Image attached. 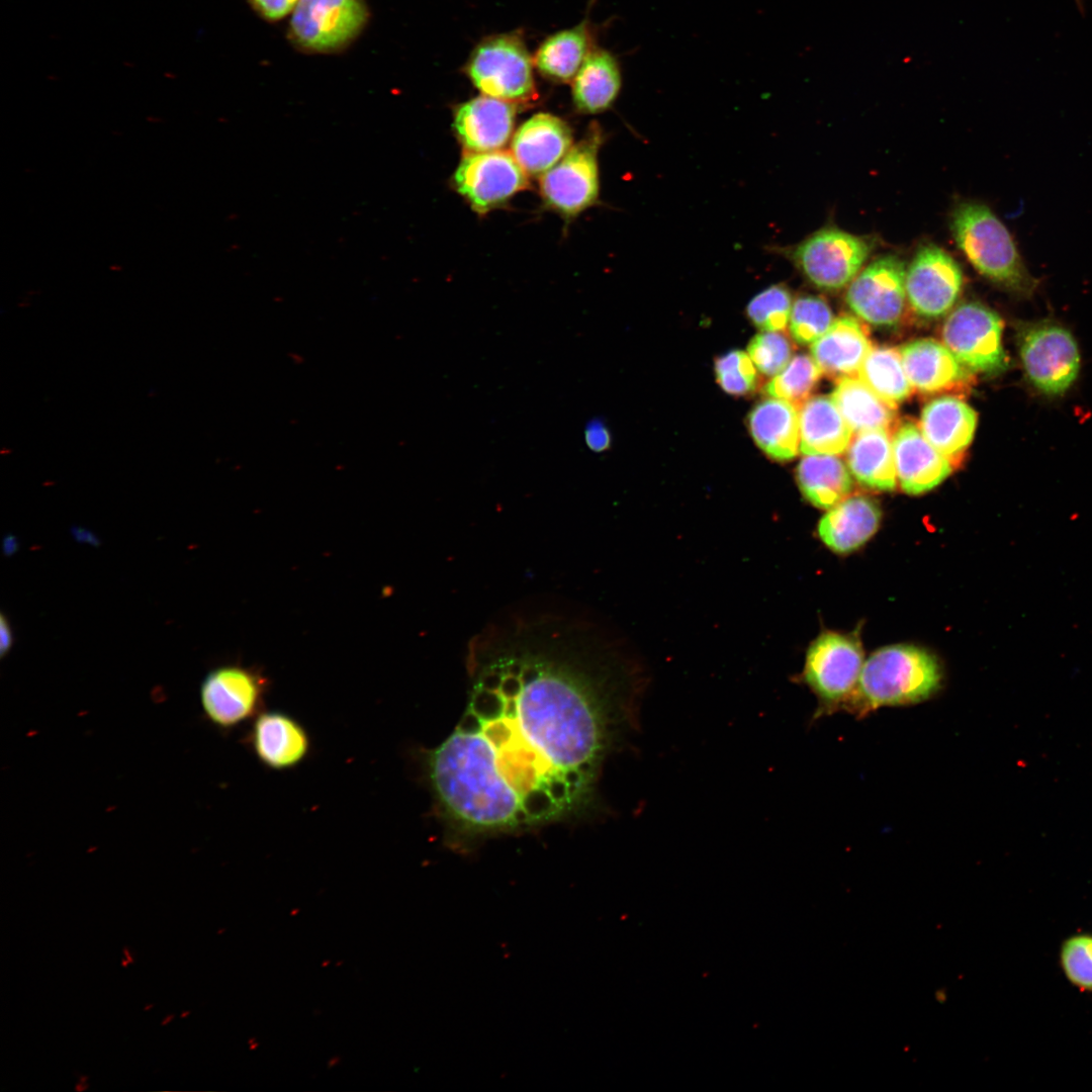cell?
<instances>
[{
	"label": "cell",
	"mask_w": 1092,
	"mask_h": 1092,
	"mask_svg": "<svg viewBox=\"0 0 1092 1092\" xmlns=\"http://www.w3.org/2000/svg\"><path fill=\"white\" fill-rule=\"evenodd\" d=\"M611 650L558 603L510 607L471 637L467 706L425 765L453 829L511 832L590 807L627 712Z\"/></svg>",
	"instance_id": "obj_1"
},
{
	"label": "cell",
	"mask_w": 1092,
	"mask_h": 1092,
	"mask_svg": "<svg viewBox=\"0 0 1092 1092\" xmlns=\"http://www.w3.org/2000/svg\"><path fill=\"white\" fill-rule=\"evenodd\" d=\"M942 673L936 658L910 645H892L863 662L857 684L842 709L858 718L882 707L914 705L937 693Z\"/></svg>",
	"instance_id": "obj_2"
},
{
	"label": "cell",
	"mask_w": 1092,
	"mask_h": 1092,
	"mask_svg": "<svg viewBox=\"0 0 1092 1092\" xmlns=\"http://www.w3.org/2000/svg\"><path fill=\"white\" fill-rule=\"evenodd\" d=\"M949 226L957 247L981 276L1013 296L1033 295L1037 279L1028 271L1006 225L986 204L958 203Z\"/></svg>",
	"instance_id": "obj_3"
},
{
	"label": "cell",
	"mask_w": 1092,
	"mask_h": 1092,
	"mask_svg": "<svg viewBox=\"0 0 1092 1092\" xmlns=\"http://www.w3.org/2000/svg\"><path fill=\"white\" fill-rule=\"evenodd\" d=\"M1016 340L1028 383L1045 396L1064 394L1080 371V353L1072 333L1053 320L1018 323Z\"/></svg>",
	"instance_id": "obj_4"
},
{
	"label": "cell",
	"mask_w": 1092,
	"mask_h": 1092,
	"mask_svg": "<svg viewBox=\"0 0 1092 1092\" xmlns=\"http://www.w3.org/2000/svg\"><path fill=\"white\" fill-rule=\"evenodd\" d=\"M875 242L837 228H823L797 245L776 248L813 286L827 291L845 287L860 272Z\"/></svg>",
	"instance_id": "obj_5"
},
{
	"label": "cell",
	"mask_w": 1092,
	"mask_h": 1092,
	"mask_svg": "<svg viewBox=\"0 0 1092 1092\" xmlns=\"http://www.w3.org/2000/svg\"><path fill=\"white\" fill-rule=\"evenodd\" d=\"M533 65L524 41L517 34L503 33L480 41L465 71L483 95L515 103L537 97Z\"/></svg>",
	"instance_id": "obj_6"
},
{
	"label": "cell",
	"mask_w": 1092,
	"mask_h": 1092,
	"mask_svg": "<svg viewBox=\"0 0 1092 1092\" xmlns=\"http://www.w3.org/2000/svg\"><path fill=\"white\" fill-rule=\"evenodd\" d=\"M1003 321L987 305L968 301L954 308L945 320L943 344L971 372L998 375L1009 366L1002 335Z\"/></svg>",
	"instance_id": "obj_7"
},
{
	"label": "cell",
	"mask_w": 1092,
	"mask_h": 1092,
	"mask_svg": "<svg viewBox=\"0 0 1092 1092\" xmlns=\"http://www.w3.org/2000/svg\"><path fill=\"white\" fill-rule=\"evenodd\" d=\"M863 665L857 640L838 633H824L809 647L803 680L818 699L815 718L841 709L853 692Z\"/></svg>",
	"instance_id": "obj_8"
},
{
	"label": "cell",
	"mask_w": 1092,
	"mask_h": 1092,
	"mask_svg": "<svg viewBox=\"0 0 1092 1092\" xmlns=\"http://www.w3.org/2000/svg\"><path fill=\"white\" fill-rule=\"evenodd\" d=\"M602 143L601 129H589L583 140L543 174L541 194L550 208L571 217L596 203L600 192L598 153Z\"/></svg>",
	"instance_id": "obj_9"
},
{
	"label": "cell",
	"mask_w": 1092,
	"mask_h": 1092,
	"mask_svg": "<svg viewBox=\"0 0 1092 1092\" xmlns=\"http://www.w3.org/2000/svg\"><path fill=\"white\" fill-rule=\"evenodd\" d=\"M364 0H299L289 34L301 50L333 53L346 48L368 20Z\"/></svg>",
	"instance_id": "obj_10"
},
{
	"label": "cell",
	"mask_w": 1092,
	"mask_h": 1092,
	"mask_svg": "<svg viewBox=\"0 0 1092 1092\" xmlns=\"http://www.w3.org/2000/svg\"><path fill=\"white\" fill-rule=\"evenodd\" d=\"M906 267L896 255H884L861 270L845 294L861 321L880 328L898 326L906 309Z\"/></svg>",
	"instance_id": "obj_11"
},
{
	"label": "cell",
	"mask_w": 1092,
	"mask_h": 1092,
	"mask_svg": "<svg viewBox=\"0 0 1092 1092\" xmlns=\"http://www.w3.org/2000/svg\"><path fill=\"white\" fill-rule=\"evenodd\" d=\"M906 296L919 316L935 320L951 310L961 295L964 275L959 263L940 247L927 243L906 269Z\"/></svg>",
	"instance_id": "obj_12"
},
{
	"label": "cell",
	"mask_w": 1092,
	"mask_h": 1092,
	"mask_svg": "<svg viewBox=\"0 0 1092 1092\" xmlns=\"http://www.w3.org/2000/svg\"><path fill=\"white\" fill-rule=\"evenodd\" d=\"M453 180L456 190L478 213L500 206L528 185L526 172L513 155L499 150L466 155Z\"/></svg>",
	"instance_id": "obj_13"
},
{
	"label": "cell",
	"mask_w": 1092,
	"mask_h": 1092,
	"mask_svg": "<svg viewBox=\"0 0 1092 1092\" xmlns=\"http://www.w3.org/2000/svg\"><path fill=\"white\" fill-rule=\"evenodd\" d=\"M266 688V679L251 668L218 667L201 684L203 713L214 726L234 728L259 714Z\"/></svg>",
	"instance_id": "obj_14"
},
{
	"label": "cell",
	"mask_w": 1092,
	"mask_h": 1092,
	"mask_svg": "<svg viewBox=\"0 0 1092 1092\" xmlns=\"http://www.w3.org/2000/svg\"><path fill=\"white\" fill-rule=\"evenodd\" d=\"M899 351L908 380L921 395L947 393L961 397L969 394L976 383L974 373L934 339L906 343Z\"/></svg>",
	"instance_id": "obj_15"
},
{
	"label": "cell",
	"mask_w": 1092,
	"mask_h": 1092,
	"mask_svg": "<svg viewBox=\"0 0 1092 1092\" xmlns=\"http://www.w3.org/2000/svg\"><path fill=\"white\" fill-rule=\"evenodd\" d=\"M896 474L903 491L926 492L941 483L953 469L949 461L911 421L899 423L892 437Z\"/></svg>",
	"instance_id": "obj_16"
},
{
	"label": "cell",
	"mask_w": 1092,
	"mask_h": 1092,
	"mask_svg": "<svg viewBox=\"0 0 1092 1092\" xmlns=\"http://www.w3.org/2000/svg\"><path fill=\"white\" fill-rule=\"evenodd\" d=\"M977 413L962 397L944 394L928 401L919 428L952 468L962 464L977 427Z\"/></svg>",
	"instance_id": "obj_17"
},
{
	"label": "cell",
	"mask_w": 1092,
	"mask_h": 1092,
	"mask_svg": "<svg viewBox=\"0 0 1092 1092\" xmlns=\"http://www.w3.org/2000/svg\"><path fill=\"white\" fill-rule=\"evenodd\" d=\"M516 109L512 102L486 95L460 104L453 126L462 146L470 153L496 151L513 131Z\"/></svg>",
	"instance_id": "obj_18"
},
{
	"label": "cell",
	"mask_w": 1092,
	"mask_h": 1092,
	"mask_svg": "<svg viewBox=\"0 0 1092 1092\" xmlns=\"http://www.w3.org/2000/svg\"><path fill=\"white\" fill-rule=\"evenodd\" d=\"M252 750L258 760L271 769L298 765L308 754L309 736L290 715L280 711L259 713L250 733Z\"/></svg>",
	"instance_id": "obj_19"
},
{
	"label": "cell",
	"mask_w": 1092,
	"mask_h": 1092,
	"mask_svg": "<svg viewBox=\"0 0 1092 1092\" xmlns=\"http://www.w3.org/2000/svg\"><path fill=\"white\" fill-rule=\"evenodd\" d=\"M872 347L868 327L856 317L843 314L811 344V354L822 375L836 382L844 377H857Z\"/></svg>",
	"instance_id": "obj_20"
},
{
	"label": "cell",
	"mask_w": 1092,
	"mask_h": 1092,
	"mask_svg": "<svg viewBox=\"0 0 1092 1092\" xmlns=\"http://www.w3.org/2000/svg\"><path fill=\"white\" fill-rule=\"evenodd\" d=\"M572 133L561 118L537 113L527 119L512 141V155L530 175H540L555 166L570 150Z\"/></svg>",
	"instance_id": "obj_21"
},
{
	"label": "cell",
	"mask_w": 1092,
	"mask_h": 1092,
	"mask_svg": "<svg viewBox=\"0 0 1092 1092\" xmlns=\"http://www.w3.org/2000/svg\"><path fill=\"white\" fill-rule=\"evenodd\" d=\"M746 424L759 449L772 460L789 461L800 446L799 408L791 402L767 397L749 412Z\"/></svg>",
	"instance_id": "obj_22"
},
{
	"label": "cell",
	"mask_w": 1092,
	"mask_h": 1092,
	"mask_svg": "<svg viewBox=\"0 0 1092 1092\" xmlns=\"http://www.w3.org/2000/svg\"><path fill=\"white\" fill-rule=\"evenodd\" d=\"M799 450L804 455H839L852 438L832 397L814 395L799 408Z\"/></svg>",
	"instance_id": "obj_23"
},
{
	"label": "cell",
	"mask_w": 1092,
	"mask_h": 1092,
	"mask_svg": "<svg viewBox=\"0 0 1092 1092\" xmlns=\"http://www.w3.org/2000/svg\"><path fill=\"white\" fill-rule=\"evenodd\" d=\"M881 519L879 505L862 495L846 497L831 508L820 520L818 533L832 550L852 551L877 531Z\"/></svg>",
	"instance_id": "obj_24"
},
{
	"label": "cell",
	"mask_w": 1092,
	"mask_h": 1092,
	"mask_svg": "<svg viewBox=\"0 0 1092 1092\" xmlns=\"http://www.w3.org/2000/svg\"><path fill=\"white\" fill-rule=\"evenodd\" d=\"M622 81L618 58L606 49L594 47L572 80L575 107L586 114L606 111L618 98Z\"/></svg>",
	"instance_id": "obj_25"
},
{
	"label": "cell",
	"mask_w": 1092,
	"mask_h": 1092,
	"mask_svg": "<svg viewBox=\"0 0 1092 1092\" xmlns=\"http://www.w3.org/2000/svg\"><path fill=\"white\" fill-rule=\"evenodd\" d=\"M846 463L863 486L889 491L897 485L891 433L885 430L855 433L846 449Z\"/></svg>",
	"instance_id": "obj_26"
},
{
	"label": "cell",
	"mask_w": 1092,
	"mask_h": 1092,
	"mask_svg": "<svg viewBox=\"0 0 1092 1092\" xmlns=\"http://www.w3.org/2000/svg\"><path fill=\"white\" fill-rule=\"evenodd\" d=\"M593 49L590 27L583 20L546 37L534 55L533 64L546 79L566 83L573 80Z\"/></svg>",
	"instance_id": "obj_27"
},
{
	"label": "cell",
	"mask_w": 1092,
	"mask_h": 1092,
	"mask_svg": "<svg viewBox=\"0 0 1092 1092\" xmlns=\"http://www.w3.org/2000/svg\"><path fill=\"white\" fill-rule=\"evenodd\" d=\"M831 397L854 433L870 430L892 433L899 425L897 408L883 400L858 377L837 380Z\"/></svg>",
	"instance_id": "obj_28"
},
{
	"label": "cell",
	"mask_w": 1092,
	"mask_h": 1092,
	"mask_svg": "<svg viewBox=\"0 0 1092 1092\" xmlns=\"http://www.w3.org/2000/svg\"><path fill=\"white\" fill-rule=\"evenodd\" d=\"M851 473L835 455H806L796 469V479L803 495L820 509H831L853 488Z\"/></svg>",
	"instance_id": "obj_29"
},
{
	"label": "cell",
	"mask_w": 1092,
	"mask_h": 1092,
	"mask_svg": "<svg viewBox=\"0 0 1092 1092\" xmlns=\"http://www.w3.org/2000/svg\"><path fill=\"white\" fill-rule=\"evenodd\" d=\"M857 377L895 408L913 392L900 351L894 347L873 346L857 372Z\"/></svg>",
	"instance_id": "obj_30"
},
{
	"label": "cell",
	"mask_w": 1092,
	"mask_h": 1092,
	"mask_svg": "<svg viewBox=\"0 0 1092 1092\" xmlns=\"http://www.w3.org/2000/svg\"><path fill=\"white\" fill-rule=\"evenodd\" d=\"M822 372L812 356L798 354L762 387L767 396L787 400L800 408L810 398Z\"/></svg>",
	"instance_id": "obj_31"
},
{
	"label": "cell",
	"mask_w": 1092,
	"mask_h": 1092,
	"mask_svg": "<svg viewBox=\"0 0 1092 1092\" xmlns=\"http://www.w3.org/2000/svg\"><path fill=\"white\" fill-rule=\"evenodd\" d=\"M793 307L786 284H772L754 295L746 305L748 320L760 331H785Z\"/></svg>",
	"instance_id": "obj_32"
},
{
	"label": "cell",
	"mask_w": 1092,
	"mask_h": 1092,
	"mask_svg": "<svg viewBox=\"0 0 1092 1092\" xmlns=\"http://www.w3.org/2000/svg\"><path fill=\"white\" fill-rule=\"evenodd\" d=\"M829 304L820 296L800 295L793 302L790 334L800 345H809L824 335L833 323Z\"/></svg>",
	"instance_id": "obj_33"
},
{
	"label": "cell",
	"mask_w": 1092,
	"mask_h": 1092,
	"mask_svg": "<svg viewBox=\"0 0 1092 1092\" xmlns=\"http://www.w3.org/2000/svg\"><path fill=\"white\" fill-rule=\"evenodd\" d=\"M749 355L741 350H732L719 356L714 362V371L719 386L733 396L752 393L758 383V377Z\"/></svg>",
	"instance_id": "obj_34"
},
{
	"label": "cell",
	"mask_w": 1092,
	"mask_h": 1092,
	"mask_svg": "<svg viewBox=\"0 0 1092 1092\" xmlns=\"http://www.w3.org/2000/svg\"><path fill=\"white\" fill-rule=\"evenodd\" d=\"M793 351V343L784 331H761L747 346V354L756 369L769 377L777 375L787 366Z\"/></svg>",
	"instance_id": "obj_35"
},
{
	"label": "cell",
	"mask_w": 1092,
	"mask_h": 1092,
	"mask_svg": "<svg viewBox=\"0 0 1092 1092\" xmlns=\"http://www.w3.org/2000/svg\"><path fill=\"white\" fill-rule=\"evenodd\" d=\"M1061 965L1071 983L1092 991V935H1075L1065 940Z\"/></svg>",
	"instance_id": "obj_36"
},
{
	"label": "cell",
	"mask_w": 1092,
	"mask_h": 1092,
	"mask_svg": "<svg viewBox=\"0 0 1092 1092\" xmlns=\"http://www.w3.org/2000/svg\"><path fill=\"white\" fill-rule=\"evenodd\" d=\"M584 442L596 453L607 451L612 444V436L606 423L599 418L592 419L584 428Z\"/></svg>",
	"instance_id": "obj_37"
},
{
	"label": "cell",
	"mask_w": 1092,
	"mask_h": 1092,
	"mask_svg": "<svg viewBox=\"0 0 1092 1092\" xmlns=\"http://www.w3.org/2000/svg\"><path fill=\"white\" fill-rule=\"evenodd\" d=\"M265 19L276 21L294 10L299 0H248Z\"/></svg>",
	"instance_id": "obj_38"
},
{
	"label": "cell",
	"mask_w": 1092,
	"mask_h": 1092,
	"mask_svg": "<svg viewBox=\"0 0 1092 1092\" xmlns=\"http://www.w3.org/2000/svg\"><path fill=\"white\" fill-rule=\"evenodd\" d=\"M11 644H12L11 629H10L9 624L5 620V618L2 616L1 617V623H0V650H1V655L2 656L5 655V653L9 650V648L11 647Z\"/></svg>",
	"instance_id": "obj_39"
},
{
	"label": "cell",
	"mask_w": 1092,
	"mask_h": 1092,
	"mask_svg": "<svg viewBox=\"0 0 1092 1092\" xmlns=\"http://www.w3.org/2000/svg\"><path fill=\"white\" fill-rule=\"evenodd\" d=\"M173 1017H174L173 1015L166 1017L165 1018L166 1020L163 1021L162 1024L165 1025L167 1022L171 1021Z\"/></svg>",
	"instance_id": "obj_40"
},
{
	"label": "cell",
	"mask_w": 1092,
	"mask_h": 1092,
	"mask_svg": "<svg viewBox=\"0 0 1092 1092\" xmlns=\"http://www.w3.org/2000/svg\"><path fill=\"white\" fill-rule=\"evenodd\" d=\"M128 964H129V962H126V961H124V960L122 961V966H123V967H126V966H127Z\"/></svg>",
	"instance_id": "obj_41"
}]
</instances>
